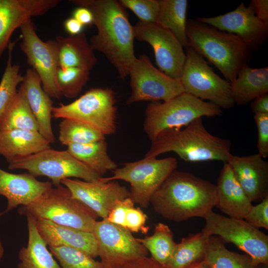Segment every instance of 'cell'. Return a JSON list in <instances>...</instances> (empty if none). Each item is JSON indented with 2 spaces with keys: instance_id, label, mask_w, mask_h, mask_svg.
<instances>
[{
  "instance_id": "obj_18",
  "label": "cell",
  "mask_w": 268,
  "mask_h": 268,
  "mask_svg": "<svg viewBox=\"0 0 268 268\" xmlns=\"http://www.w3.org/2000/svg\"><path fill=\"white\" fill-rule=\"evenodd\" d=\"M61 0H0V58L14 31L32 17L56 7Z\"/></svg>"
},
{
  "instance_id": "obj_13",
  "label": "cell",
  "mask_w": 268,
  "mask_h": 268,
  "mask_svg": "<svg viewBox=\"0 0 268 268\" xmlns=\"http://www.w3.org/2000/svg\"><path fill=\"white\" fill-rule=\"evenodd\" d=\"M128 75L132 92L127 104L148 100L165 101L185 92L180 80L156 68L145 55L135 58Z\"/></svg>"
},
{
  "instance_id": "obj_25",
  "label": "cell",
  "mask_w": 268,
  "mask_h": 268,
  "mask_svg": "<svg viewBox=\"0 0 268 268\" xmlns=\"http://www.w3.org/2000/svg\"><path fill=\"white\" fill-rule=\"evenodd\" d=\"M59 67H77L90 71L97 63L94 50L84 33L74 36H58Z\"/></svg>"
},
{
  "instance_id": "obj_29",
  "label": "cell",
  "mask_w": 268,
  "mask_h": 268,
  "mask_svg": "<svg viewBox=\"0 0 268 268\" xmlns=\"http://www.w3.org/2000/svg\"><path fill=\"white\" fill-rule=\"evenodd\" d=\"M67 147V150L74 157L100 176L118 168L108 154L105 139L87 143L71 144Z\"/></svg>"
},
{
  "instance_id": "obj_2",
  "label": "cell",
  "mask_w": 268,
  "mask_h": 268,
  "mask_svg": "<svg viewBox=\"0 0 268 268\" xmlns=\"http://www.w3.org/2000/svg\"><path fill=\"white\" fill-rule=\"evenodd\" d=\"M217 203L216 186L193 174L172 172L151 197L154 210L169 220L204 218Z\"/></svg>"
},
{
  "instance_id": "obj_4",
  "label": "cell",
  "mask_w": 268,
  "mask_h": 268,
  "mask_svg": "<svg viewBox=\"0 0 268 268\" xmlns=\"http://www.w3.org/2000/svg\"><path fill=\"white\" fill-rule=\"evenodd\" d=\"M189 46L206 58L230 83L250 59L251 51L236 35L198 21L187 22Z\"/></svg>"
},
{
  "instance_id": "obj_1",
  "label": "cell",
  "mask_w": 268,
  "mask_h": 268,
  "mask_svg": "<svg viewBox=\"0 0 268 268\" xmlns=\"http://www.w3.org/2000/svg\"><path fill=\"white\" fill-rule=\"evenodd\" d=\"M78 7L89 9L93 16L96 34L90 39L94 50L103 54L116 69L119 76H128L130 67L136 58L134 33L127 13L115 0H72Z\"/></svg>"
},
{
  "instance_id": "obj_26",
  "label": "cell",
  "mask_w": 268,
  "mask_h": 268,
  "mask_svg": "<svg viewBox=\"0 0 268 268\" xmlns=\"http://www.w3.org/2000/svg\"><path fill=\"white\" fill-rule=\"evenodd\" d=\"M232 98L238 105H245L268 93V67L252 68L245 65L230 82Z\"/></svg>"
},
{
  "instance_id": "obj_39",
  "label": "cell",
  "mask_w": 268,
  "mask_h": 268,
  "mask_svg": "<svg viewBox=\"0 0 268 268\" xmlns=\"http://www.w3.org/2000/svg\"><path fill=\"white\" fill-rule=\"evenodd\" d=\"M124 7L131 10L139 19L147 23H155L159 11L157 0H120Z\"/></svg>"
},
{
  "instance_id": "obj_36",
  "label": "cell",
  "mask_w": 268,
  "mask_h": 268,
  "mask_svg": "<svg viewBox=\"0 0 268 268\" xmlns=\"http://www.w3.org/2000/svg\"><path fill=\"white\" fill-rule=\"evenodd\" d=\"M15 42H10L8 49V59L0 81V120L15 96L17 86L23 80L20 73V66L13 64L12 54Z\"/></svg>"
},
{
  "instance_id": "obj_3",
  "label": "cell",
  "mask_w": 268,
  "mask_h": 268,
  "mask_svg": "<svg viewBox=\"0 0 268 268\" xmlns=\"http://www.w3.org/2000/svg\"><path fill=\"white\" fill-rule=\"evenodd\" d=\"M151 141L144 157L156 158L174 152L187 162L216 160L226 163L231 154V141L210 134L202 118L196 119L183 129L164 131Z\"/></svg>"
},
{
  "instance_id": "obj_47",
  "label": "cell",
  "mask_w": 268,
  "mask_h": 268,
  "mask_svg": "<svg viewBox=\"0 0 268 268\" xmlns=\"http://www.w3.org/2000/svg\"><path fill=\"white\" fill-rule=\"evenodd\" d=\"M188 268H210L203 261Z\"/></svg>"
},
{
  "instance_id": "obj_9",
  "label": "cell",
  "mask_w": 268,
  "mask_h": 268,
  "mask_svg": "<svg viewBox=\"0 0 268 268\" xmlns=\"http://www.w3.org/2000/svg\"><path fill=\"white\" fill-rule=\"evenodd\" d=\"M180 81L184 92L202 100H208L221 109L235 104L230 83L216 74L204 58L189 46Z\"/></svg>"
},
{
  "instance_id": "obj_42",
  "label": "cell",
  "mask_w": 268,
  "mask_h": 268,
  "mask_svg": "<svg viewBox=\"0 0 268 268\" xmlns=\"http://www.w3.org/2000/svg\"><path fill=\"white\" fill-rule=\"evenodd\" d=\"M122 268H167L151 257H144L131 261Z\"/></svg>"
},
{
  "instance_id": "obj_33",
  "label": "cell",
  "mask_w": 268,
  "mask_h": 268,
  "mask_svg": "<svg viewBox=\"0 0 268 268\" xmlns=\"http://www.w3.org/2000/svg\"><path fill=\"white\" fill-rule=\"evenodd\" d=\"M134 204L130 197L118 201L105 220L131 233L146 234L149 230L146 225L147 216L140 207H135Z\"/></svg>"
},
{
  "instance_id": "obj_30",
  "label": "cell",
  "mask_w": 268,
  "mask_h": 268,
  "mask_svg": "<svg viewBox=\"0 0 268 268\" xmlns=\"http://www.w3.org/2000/svg\"><path fill=\"white\" fill-rule=\"evenodd\" d=\"M187 0H159L155 23L171 31L183 47H189L187 36Z\"/></svg>"
},
{
  "instance_id": "obj_6",
  "label": "cell",
  "mask_w": 268,
  "mask_h": 268,
  "mask_svg": "<svg viewBox=\"0 0 268 268\" xmlns=\"http://www.w3.org/2000/svg\"><path fill=\"white\" fill-rule=\"evenodd\" d=\"M222 113L216 105L184 92L162 103L149 104L145 109L143 129L152 140L164 131L179 130L197 119L219 116Z\"/></svg>"
},
{
  "instance_id": "obj_41",
  "label": "cell",
  "mask_w": 268,
  "mask_h": 268,
  "mask_svg": "<svg viewBox=\"0 0 268 268\" xmlns=\"http://www.w3.org/2000/svg\"><path fill=\"white\" fill-rule=\"evenodd\" d=\"M258 131L257 149L264 158L268 157V114H254Z\"/></svg>"
},
{
  "instance_id": "obj_7",
  "label": "cell",
  "mask_w": 268,
  "mask_h": 268,
  "mask_svg": "<svg viewBox=\"0 0 268 268\" xmlns=\"http://www.w3.org/2000/svg\"><path fill=\"white\" fill-rule=\"evenodd\" d=\"M177 167V160L173 157H144L125 163L113 171L112 176L100 178L104 182L120 180L128 182L131 185L130 198L134 203L146 208L152 195Z\"/></svg>"
},
{
  "instance_id": "obj_32",
  "label": "cell",
  "mask_w": 268,
  "mask_h": 268,
  "mask_svg": "<svg viewBox=\"0 0 268 268\" xmlns=\"http://www.w3.org/2000/svg\"><path fill=\"white\" fill-rule=\"evenodd\" d=\"M13 129L39 130L38 124L21 85L13 100L0 120V130Z\"/></svg>"
},
{
  "instance_id": "obj_11",
  "label": "cell",
  "mask_w": 268,
  "mask_h": 268,
  "mask_svg": "<svg viewBox=\"0 0 268 268\" xmlns=\"http://www.w3.org/2000/svg\"><path fill=\"white\" fill-rule=\"evenodd\" d=\"M203 228L210 235L232 243L258 265H268V236L244 219L226 217L212 211L205 217Z\"/></svg>"
},
{
  "instance_id": "obj_5",
  "label": "cell",
  "mask_w": 268,
  "mask_h": 268,
  "mask_svg": "<svg viewBox=\"0 0 268 268\" xmlns=\"http://www.w3.org/2000/svg\"><path fill=\"white\" fill-rule=\"evenodd\" d=\"M18 211L20 215L35 220L47 219L91 232L98 217L62 184L48 189L28 205L20 206Z\"/></svg>"
},
{
  "instance_id": "obj_38",
  "label": "cell",
  "mask_w": 268,
  "mask_h": 268,
  "mask_svg": "<svg viewBox=\"0 0 268 268\" xmlns=\"http://www.w3.org/2000/svg\"><path fill=\"white\" fill-rule=\"evenodd\" d=\"M61 268H102L100 262L79 250L67 247H49Z\"/></svg>"
},
{
  "instance_id": "obj_45",
  "label": "cell",
  "mask_w": 268,
  "mask_h": 268,
  "mask_svg": "<svg viewBox=\"0 0 268 268\" xmlns=\"http://www.w3.org/2000/svg\"><path fill=\"white\" fill-rule=\"evenodd\" d=\"M73 17L83 26L93 23V16L91 11L84 7H78L73 12Z\"/></svg>"
},
{
  "instance_id": "obj_48",
  "label": "cell",
  "mask_w": 268,
  "mask_h": 268,
  "mask_svg": "<svg viewBox=\"0 0 268 268\" xmlns=\"http://www.w3.org/2000/svg\"><path fill=\"white\" fill-rule=\"evenodd\" d=\"M4 254V248L2 244L1 241L0 239V261L2 258Z\"/></svg>"
},
{
  "instance_id": "obj_24",
  "label": "cell",
  "mask_w": 268,
  "mask_h": 268,
  "mask_svg": "<svg viewBox=\"0 0 268 268\" xmlns=\"http://www.w3.org/2000/svg\"><path fill=\"white\" fill-rule=\"evenodd\" d=\"M51 143L38 131L0 130V155L9 163L51 148Z\"/></svg>"
},
{
  "instance_id": "obj_17",
  "label": "cell",
  "mask_w": 268,
  "mask_h": 268,
  "mask_svg": "<svg viewBox=\"0 0 268 268\" xmlns=\"http://www.w3.org/2000/svg\"><path fill=\"white\" fill-rule=\"evenodd\" d=\"M101 177L93 181L66 178L61 184L66 187L72 197L105 219L116 202L130 197L128 189L116 181L104 182Z\"/></svg>"
},
{
  "instance_id": "obj_44",
  "label": "cell",
  "mask_w": 268,
  "mask_h": 268,
  "mask_svg": "<svg viewBox=\"0 0 268 268\" xmlns=\"http://www.w3.org/2000/svg\"><path fill=\"white\" fill-rule=\"evenodd\" d=\"M251 109L254 114H268V93L254 99L251 103Z\"/></svg>"
},
{
  "instance_id": "obj_10",
  "label": "cell",
  "mask_w": 268,
  "mask_h": 268,
  "mask_svg": "<svg viewBox=\"0 0 268 268\" xmlns=\"http://www.w3.org/2000/svg\"><path fill=\"white\" fill-rule=\"evenodd\" d=\"M8 167L10 170H26L35 177H47L55 187L61 185L62 180L66 178L93 181L101 177L67 150L61 151L51 148L16 160L9 163Z\"/></svg>"
},
{
  "instance_id": "obj_14",
  "label": "cell",
  "mask_w": 268,
  "mask_h": 268,
  "mask_svg": "<svg viewBox=\"0 0 268 268\" xmlns=\"http://www.w3.org/2000/svg\"><path fill=\"white\" fill-rule=\"evenodd\" d=\"M21 51L41 80L44 90L51 97L59 99L62 95L58 89L56 73L59 67L58 47L56 40L43 41L36 33L31 19L20 27Z\"/></svg>"
},
{
  "instance_id": "obj_15",
  "label": "cell",
  "mask_w": 268,
  "mask_h": 268,
  "mask_svg": "<svg viewBox=\"0 0 268 268\" xmlns=\"http://www.w3.org/2000/svg\"><path fill=\"white\" fill-rule=\"evenodd\" d=\"M133 29L134 38L152 46L159 69L179 80L186 57L183 46L175 35L155 23L139 21Z\"/></svg>"
},
{
  "instance_id": "obj_22",
  "label": "cell",
  "mask_w": 268,
  "mask_h": 268,
  "mask_svg": "<svg viewBox=\"0 0 268 268\" xmlns=\"http://www.w3.org/2000/svg\"><path fill=\"white\" fill-rule=\"evenodd\" d=\"M20 85L39 126V132L51 143L55 141L51 119L53 101L44 90L41 80L32 68H28Z\"/></svg>"
},
{
  "instance_id": "obj_20",
  "label": "cell",
  "mask_w": 268,
  "mask_h": 268,
  "mask_svg": "<svg viewBox=\"0 0 268 268\" xmlns=\"http://www.w3.org/2000/svg\"><path fill=\"white\" fill-rule=\"evenodd\" d=\"M52 186L51 182L39 181L29 172L14 174L0 169V195L7 200L0 216L18 205H28Z\"/></svg>"
},
{
  "instance_id": "obj_12",
  "label": "cell",
  "mask_w": 268,
  "mask_h": 268,
  "mask_svg": "<svg viewBox=\"0 0 268 268\" xmlns=\"http://www.w3.org/2000/svg\"><path fill=\"white\" fill-rule=\"evenodd\" d=\"M91 232L102 268H122L128 262L148 255L131 232L105 219L96 221Z\"/></svg>"
},
{
  "instance_id": "obj_28",
  "label": "cell",
  "mask_w": 268,
  "mask_h": 268,
  "mask_svg": "<svg viewBox=\"0 0 268 268\" xmlns=\"http://www.w3.org/2000/svg\"><path fill=\"white\" fill-rule=\"evenodd\" d=\"M204 228L201 232L189 235L177 244L167 268H188L203 261L209 237Z\"/></svg>"
},
{
  "instance_id": "obj_49",
  "label": "cell",
  "mask_w": 268,
  "mask_h": 268,
  "mask_svg": "<svg viewBox=\"0 0 268 268\" xmlns=\"http://www.w3.org/2000/svg\"><path fill=\"white\" fill-rule=\"evenodd\" d=\"M262 268H268V265H262Z\"/></svg>"
},
{
  "instance_id": "obj_16",
  "label": "cell",
  "mask_w": 268,
  "mask_h": 268,
  "mask_svg": "<svg viewBox=\"0 0 268 268\" xmlns=\"http://www.w3.org/2000/svg\"><path fill=\"white\" fill-rule=\"evenodd\" d=\"M200 23L238 36L252 51L257 50L268 36V26L259 19L249 4L243 2L234 10L211 17H198Z\"/></svg>"
},
{
  "instance_id": "obj_21",
  "label": "cell",
  "mask_w": 268,
  "mask_h": 268,
  "mask_svg": "<svg viewBox=\"0 0 268 268\" xmlns=\"http://www.w3.org/2000/svg\"><path fill=\"white\" fill-rule=\"evenodd\" d=\"M36 227L49 247H67L95 259L98 257L95 239L91 232L56 224L51 221L35 220Z\"/></svg>"
},
{
  "instance_id": "obj_40",
  "label": "cell",
  "mask_w": 268,
  "mask_h": 268,
  "mask_svg": "<svg viewBox=\"0 0 268 268\" xmlns=\"http://www.w3.org/2000/svg\"><path fill=\"white\" fill-rule=\"evenodd\" d=\"M244 219L253 226L268 229V196L253 205Z\"/></svg>"
},
{
  "instance_id": "obj_27",
  "label": "cell",
  "mask_w": 268,
  "mask_h": 268,
  "mask_svg": "<svg viewBox=\"0 0 268 268\" xmlns=\"http://www.w3.org/2000/svg\"><path fill=\"white\" fill-rule=\"evenodd\" d=\"M26 217L28 243L26 247L21 248L18 252L20 262L17 268H61L38 233L35 219L31 217Z\"/></svg>"
},
{
  "instance_id": "obj_31",
  "label": "cell",
  "mask_w": 268,
  "mask_h": 268,
  "mask_svg": "<svg viewBox=\"0 0 268 268\" xmlns=\"http://www.w3.org/2000/svg\"><path fill=\"white\" fill-rule=\"evenodd\" d=\"M203 261L210 268H262L247 254L229 251L225 242L219 236L209 237Z\"/></svg>"
},
{
  "instance_id": "obj_34",
  "label": "cell",
  "mask_w": 268,
  "mask_h": 268,
  "mask_svg": "<svg viewBox=\"0 0 268 268\" xmlns=\"http://www.w3.org/2000/svg\"><path fill=\"white\" fill-rule=\"evenodd\" d=\"M151 254V258L165 267L174 252L177 244L173 233L168 225L158 223L152 235L137 238Z\"/></svg>"
},
{
  "instance_id": "obj_23",
  "label": "cell",
  "mask_w": 268,
  "mask_h": 268,
  "mask_svg": "<svg viewBox=\"0 0 268 268\" xmlns=\"http://www.w3.org/2000/svg\"><path fill=\"white\" fill-rule=\"evenodd\" d=\"M215 186V206L230 217L244 219L253 205L227 163H224Z\"/></svg>"
},
{
  "instance_id": "obj_43",
  "label": "cell",
  "mask_w": 268,
  "mask_h": 268,
  "mask_svg": "<svg viewBox=\"0 0 268 268\" xmlns=\"http://www.w3.org/2000/svg\"><path fill=\"white\" fill-rule=\"evenodd\" d=\"M249 4L257 17L268 26V0H252Z\"/></svg>"
},
{
  "instance_id": "obj_19",
  "label": "cell",
  "mask_w": 268,
  "mask_h": 268,
  "mask_svg": "<svg viewBox=\"0 0 268 268\" xmlns=\"http://www.w3.org/2000/svg\"><path fill=\"white\" fill-rule=\"evenodd\" d=\"M226 163L251 202L261 201L268 196V162L260 154H231Z\"/></svg>"
},
{
  "instance_id": "obj_35",
  "label": "cell",
  "mask_w": 268,
  "mask_h": 268,
  "mask_svg": "<svg viewBox=\"0 0 268 268\" xmlns=\"http://www.w3.org/2000/svg\"><path fill=\"white\" fill-rule=\"evenodd\" d=\"M105 135L82 122L68 119L59 124V139L61 144H84L105 139Z\"/></svg>"
},
{
  "instance_id": "obj_8",
  "label": "cell",
  "mask_w": 268,
  "mask_h": 268,
  "mask_svg": "<svg viewBox=\"0 0 268 268\" xmlns=\"http://www.w3.org/2000/svg\"><path fill=\"white\" fill-rule=\"evenodd\" d=\"M115 103L112 89L92 88L68 104L53 107L52 118L76 120L110 135L116 131Z\"/></svg>"
},
{
  "instance_id": "obj_37",
  "label": "cell",
  "mask_w": 268,
  "mask_h": 268,
  "mask_svg": "<svg viewBox=\"0 0 268 268\" xmlns=\"http://www.w3.org/2000/svg\"><path fill=\"white\" fill-rule=\"evenodd\" d=\"M90 71L77 67H58L56 80L62 96L75 98L81 92L89 78Z\"/></svg>"
},
{
  "instance_id": "obj_46",
  "label": "cell",
  "mask_w": 268,
  "mask_h": 268,
  "mask_svg": "<svg viewBox=\"0 0 268 268\" xmlns=\"http://www.w3.org/2000/svg\"><path fill=\"white\" fill-rule=\"evenodd\" d=\"M64 27L71 36H74L82 33L83 25L74 18L71 17L66 20Z\"/></svg>"
}]
</instances>
